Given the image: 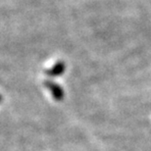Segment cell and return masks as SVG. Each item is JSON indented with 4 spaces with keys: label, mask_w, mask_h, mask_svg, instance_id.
Wrapping results in <instances>:
<instances>
[{
    "label": "cell",
    "mask_w": 151,
    "mask_h": 151,
    "mask_svg": "<svg viewBox=\"0 0 151 151\" xmlns=\"http://www.w3.org/2000/svg\"><path fill=\"white\" fill-rule=\"evenodd\" d=\"M65 69H66L65 63L63 61H58L51 68L45 70V74H46L48 77H58V76H61L64 73Z\"/></svg>",
    "instance_id": "obj_2"
},
{
    "label": "cell",
    "mask_w": 151,
    "mask_h": 151,
    "mask_svg": "<svg viewBox=\"0 0 151 151\" xmlns=\"http://www.w3.org/2000/svg\"><path fill=\"white\" fill-rule=\"evenodd\" d=\"M44 86L45 87H47L48 89L51 91L53 98L57 101H61L64 98V90L58 83H54L52 81H44Z\"/></svg>",
    "instance_id": "obj_1"
},
{
    "label": "cell",
    "mask_w": 151,
    "mask_h": 151,
    "mask_svg": "<svg viewBox=\"0 0 151 151\" xmlns=\"http://www.w3.org/2000/svg\"><path fill=\"white\" fill-rule=\"evenodd\" d=\"M1 101H2V96L0 95V102H1Z\"/></svg>",
    "instance_id": "obj_3"
}]
</instances>
